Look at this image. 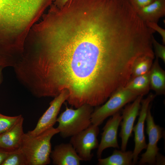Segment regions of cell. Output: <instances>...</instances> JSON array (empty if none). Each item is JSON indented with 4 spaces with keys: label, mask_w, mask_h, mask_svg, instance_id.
<instances>
[{
    "label": "cell",
    "mask_w": 165,
    "mask_h": 165,
    "mask_svg": "<svg viewBox=\"0 0 165 165\" xmlns=\"http://www.w3.org/2000/svg\"><path fill=\"white\" fill-rule=\"evenodd\" d=\"M35 65L44 88L63 91L78 105L102 101L124 86L133 57L131 32L115 9L95 0H75L44 26Z\"/></svg>",
    "instance_id": "cell-1"
},
{
    "label": "cell",
    "mask_w": 165,
    "mask_h": 165,
    "mask_svg": "<svg viewBox=\"0 0 165 165\" xmlns=\"http://www.w3.org/2000/svg\"><path fill=\"white\" fill-rule=\"evenodd\" d=\"M59 132L57 128L53 127L36 135L24 133L20 149L26 158L28 165H46L50 163L51 141Z\"/></svg>",
    "instance_id": "cell-2"
},
{
    "label": "cell",
    "mask_w": 165,
    "mask_h": 165,
    "mask_svg": "<svg viewBox=\"0 0 165 165\" xmlns=\"http://www.w3.org/2000/svg\"><path fill=\"white\" fill-rule=\"evenodd\" d=\"M93 106L84 105L76 109L66 107L57 117V127L63 138L71 137L86 129L92 124Z\"/></svg>",
    "instance_id": "cell-3"
},
{
    "label": "cell",
    "mask_w": 165,
    "mask_h": 165,
    "mask_svg": "<svg viewBox=\"0 0 165 165\" xmlns=\"http://www.w3.org/2000/svg\"><path fill=\"white\" fill-rule=\"evenodd\" d=\"M139 95L125 87L116 91L104 105L94 110L91 115L92 124L98 126L101 125L107 118L119 112Z\"/></svg>",
    "instance_id": "cell-4"
},
{
    "label": "cell",
    "mask_w": 165,
    "mask_h": 165,
    "mask_svg": "<svg viewBox=\"0 0 165 165\" xmlns=\"http://www.w3.org/2000/svg\"><path fill=\"white\" fill-rule=\"evenodd\" d=\"M98 126L91 124L87 128L71 137L70 142L81 161H90L93 154L92 151L97 148Z\"/></svg>",
    "instance_id": "cell-5"
},
{
    "label": "cell",
    "mask_w": 165,
    "mask_h": 165,
    "mask_svg": "<svg viewBox=\"0 0 165 165\" xmlns=\"http://www.w3.org/2000/svg\"><path fill=\"white\" fill-rule=\"evenodd\" d=\"M151 105L148 108L145 120L146 122V133L148 136V143L145 152L141 155L139 162V165L148 163L156 164V158L159 148L157 146L158 141L163 135L162 128L156 124L151 112Z\"/></svg>",
    "instance_id": "cell-6"
},
{
    "label": "cell",
    "mask_w": 165,
    "mask_h": 165,
    "mask_svg": "<svg viewBox=\"0 0 165 165\" xmlns=\"http://www.w3.org/2000/svg\"><path fill=\"white\" fill-rule=\"evenodd\" d=\"M156 94L150 93L146 98L142 99L139 114V117L136 124L133 127V131L134 134V148L133 152V165L136 164L138 159V155L143 149H146L144 134V124L148 108L150 103L156 96Z\"/></svg>",
    "instance_id": "cell-7"
},
{
    "label": "cell",
    "mask_w": 165,
    "mask_h": 165,
    "mask_svg": "<svg viewBox=\"0 0 165 165\" xmlns=\"http://www.w3.org/2000/svg\"><path fill=\"white\" fill-rule=\"evenodd\" d=\"M68 97V93L63 91L54 97L50 102L49 108L39 119L35 128L28 133L31 135H36L53 127L57 122L61 107Z\"/></svg>",
    "instance_id": "cell-8"
},
{
    "label": "cell",
    "mask_w": 165,
    "mask_h": 165,
    "mask_svg": "<svg viewBox=\"0 0 165 165\" xmlns=\"http://www.w3.org/2000/svg\"><path fill=\"white\" fill-rule=\"evenodd\" d=\"M143 95L138 96L131 104L126 105L122 112L121 129L119 136L121 138V150L126 151L129 138L132 136L134 123L138 115Z\"/></svg>",
    "instance_id": "cell-9"
},
{
    "label": "cell",
    "mask_w": 165,
    "mask_h": 165,
    "mask_svg": "<svg viewBox=\"0 0 165 165\" xmlns=\"http://www.w3.org/2000/svg\"><path fill=\"white\" fill-rule=\"evenodd\" d=\"M122 119L120 112H118L107 121L102 129L101 140L97 152L98 159L101 158L103 152L107 148H119L117 135L118 127Z\"/></svg>",
    "instance_id": "cell-10"
},
{
    "label": "cell",
    "mask_w": 165,
    "mask_h": 165,
    "mask_svg": "<svg viewBox=\"0 0 165 165\" xmlns=\"http://www.w3.org/2000/svg\"><path fill=\"white\" fill-rule=\"evenodd\" d=\"M24 120L21 115L12 127L0 134V148L8 152L20 149L24 134Z\"/></svg>",
    "instance_id": "cell-11"
},
{
    "label": "cell",
    "mask_w": 165,
    "mask_h": 165,
    "mask_svg": "<svg viewBox=\"0 0 165 165\" xmlns=\"http://www.w3.org/2000/svg\"><path fill=\"white\" fill-rule=\"evenodd\" d=\"M50 157L54 165H79L81 161L70 143L56 145L51 151Z\"/></svg>",
    "instance_id": "cell-12"
},
{
    "label": "cell",
    "mask_w": 165,
    "mask_h": 165,
    "mask_svg": "<svg viewBox=\"0 0 165 165\" xmlns=\"http://www.w3.org/2000/svg\"><path fill=\"white\" fill-rule=\"evenodd\" d=\"M136 11L145 23H157L160 18L165 14V0H155Z\"/></svg>",
    "instance_id": "cell-13"
},
{
    "label": "cell",
    "mask_w": 165,
    "mask_h": 165,
    "mask_svg": "<svg viewBox=\"0 0 165 165\" xmlns=\"http://www.w3.org/2000/svg\"><path fill=\"white\" fill-rule=\"evenodd\" d=\"M149 83L150 89L155 92L156 95L165 94V72L160 66L157 57L149 71Z\"/></svg>",
    "instance_id": "cell-14"
},
{
    "label": "cell",
    "mask_w": 165,
    "mask_h": 165,
    "mask_svg": "<svg viewBox=\"0 0 165 165\" xmlns=\"http://www.w3.org/2000/svg\"><path fill=\"white\" fill-rule=\"evenodd\" d=\"M133 152L131 151H123L114 150L110 156L105 158H99V165H133Z\"/></svg>",
    "instance_id": "cell-15"
},
{
    "label": "cell",
    "mask_w": 165,
    "mask_h": 165,
    "mask_svg": "<svg viewBox=\"0 0 165 165\" xmlns=\"http://www.w3.org/2000/svg\"><path fill=\"white\" fill-rule=\"evenodd\" d=\"M125 87L139 95L147 94L150 89L149 71L145 74L131 78Z\"/></svg>",
    "instance_id": "cell-16"
},
{
    "label": "cell",
    "mask_w": 165,
    "mask_h": 165,
    "mask_svg": "<svg viewBox=\"0 0 165 165\" xmlns=\"http://www.w3.org/2000/svg\"><path fill=\"white\" fill-rule=\"evenodd\" d=\"M155 57L144 56L139 58L135 63L133 67L131 77L145 74L150 70Z\"/></svg>",
    "instance_id": "cell-17"
},
{
    "label": "cell",
    "mask_w": 165,
    "mask_h": 165,
    "mask_svg": "<svg viewBox=\"0 0 165 165\" xmlns=\"http://www.w3.org/2000/svg\"><path fill=\"white\" fill-rule=\"evenodd\" d=\"M2 165H28L26 158L20 149L10 152Z\"/></svg>",
    "instance_id": "cell-18"
},
{
    "label": "cell",
    "mask_w": 165,
    "mask_h": 165,
    "mask_svg": "<svg viewBox=\"0 0 165 165\" xmlns=\"http://www.w3.org/2000/svg\"><path fill=\"white\" fill-rule=\"evenodd\" d=\"M21 116H10L0 113V134L5 132L12 127L18 120Z\"/></svg>",
    "instance_id": "cell-19"
},
{
    "label": "cell",
    "mask_w": 165,
    "mask_h": 165,
    "mask_svg": "<svg viewBox=\"0 0 165 165\" xmlns=\"http://www.w3.org/2000/svg\"><path fill=\"white\" fill-rule=\"evenodd\" d=\"M152 44L153 46L156 57L161 59L165 63V47L158 42L152 36Z\"/></svg>",
    "instance_id": "cell-20"
},
{
    "label": "cell",
    "mask_w": 165,
    "mask_h": 165,
    "mask_svg": "<svg viewBox=\"0 0 165 165\" xmlns=\"http://www.w3.org/2000/svg\"><path fill=\"white\" fill-rule=\"evenodd\" d=\"M136 10L146 6L155 0H128Z\"/></svg>",
    "instance_id": "cell-21"
},
{
    "label": "cell",
    "mask_w": 165,
    "mask_h": 165,
    "mask_svg": "<svg viewBox=\"0 0 165 165\" xmlns=\"http://www.w3.org/2000/svg\"><path fill=\"white\" fill-rule=\"evenodd\" d=\"M146 25L152 29L154 31H156L161 35L163 42L164 44L165 43V30L160 27L157 23L150 22H145Z\"/></svg>",
    "instance_id": "cell-22"
},
{
    "label": "cell",
    "mask_w": 165,
    "mask_h": 165,
    "mask_svg": "<svg viewBox=\"0 0 165 165\" xmlns=\"http://www.w3.org/2000/svg\"><path fill=\"white\" fill-rule=\"evenodd\" d=\"M10 152L0 148V165H2Z\"/></svg>",
    "instance_id": "cell-23"
},
{
    "label": "cell",
    "mask_w": 165,
    "mask_h": 165,
    "mask_svg": "<svg viewBox=\"0 0 165 165\" xmlns=\"http://www.w3.org/2000/svg\"><path fill=\"white\" fill-rule=\"evenodd\" d=\"M70 0H53V5L58 8H61Z\"/></svg>",
    "instance_id": "cell-24"
},
{
    "label": "cell",
    "mask_w": 165,
    "mask_h": 165,
    "mask_svg": "<svg viewBox=\"0 0 165 165\" xmlns=\"http://www.w3.org/2000/svg\"><path fill=\"white\" fill-rule=\"evenodd\" d=\"M164 157L158 153L156 158V164L164 165Z\"/></svg>",
    "instance_id": "cell-25"
},
{
    "label": "cell",
    "mask_w": 165,
    "mask_h": 165,
    "mask_svg": "<svg viewBox=\"0 0 165 165\" xmlns=\"http://www.w3.org/2000/svg\"><path fill=\"white\" fill-rule=\"evenodd\" d=\"M3 68L2 67L0 66V85L3 81V76L2 73V70Z\"/></svg>",
    "instance_id": "cell-26"
},
{
    "label": "cell",
    "mask_w": 165,
    "mask_h": 165,
    "mask_svg": "<svg viewBox=\"0 0 165 165\" xmlns=\"http://www.w3.org/2000/svg\"><path fill=\"white\" fill-rule=\"evenodd\" d=\"M27 25H26V27H27ZM13 31V30H12ZM13 31V32H15V31Z\"/></svg>",
    "instance_id": "cell-27"
}]
</instances>
